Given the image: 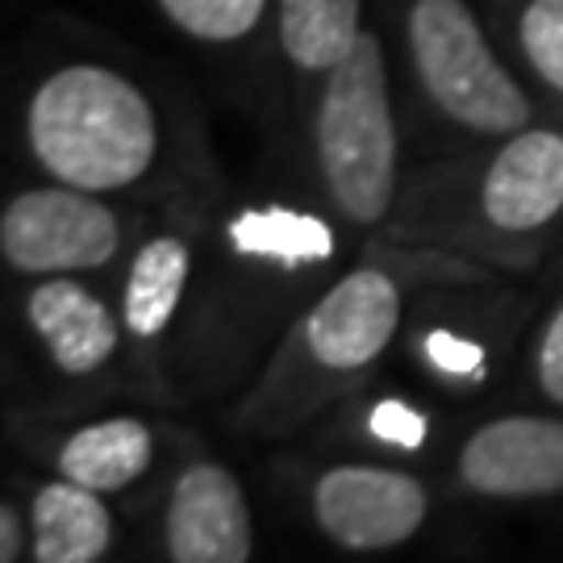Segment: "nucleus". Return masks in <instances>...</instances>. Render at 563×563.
<instances>
[{
    "instance_id": "f257e3e1",
    "label": "nucleus",
    "mask_w": 563,
    "mask_h": 563,
    "mask_svg": "<svg viewBox=\"0 0 563 563\" xmlns=\"http://www.w3.org/2000/svg\"><path fill=\"white\" fill-rule=\"evenodd\" d=\"M25 134L51 180L113 192L142 180L159 151V121L134 80L101 63H71L38 84Z\"/></svg>"
},
{
    "instance_id": "f03ea898",
    "label": "nucleus",
    "mask_w": 563,
    "mask_h": 563,
    "mask_svg": "<svg viewBox=\"0 0 563 563\" xmlns=\"http://www.w3.org/2000/svg\"><path fill=\"white\" fill-rule=\"evenodd\" d=\"M325 76L313 125L325 188L351 222L372 225L388 213L397 188V121L380 42L363 34Z\"/></svg>"
},
{
    "instance_id": "7ed1b4c3",
    "label": "nucleus",
    "mask_w": 563,
    "mask_h": 563,
    "mask_svg": "<svg viewBox=\"0 0 563 563\" xmlns=\"http://www.w3.org/2000/svg\"><path fill=\"white\" fill-rule=\"evenodd\" d=\"M409 55L430 101L451 121L481 134H518L530 121V101L484 38L463 0H413Z\"/></svg>"
},
{
    "instance_id": "20e7f679",
    "label": "nucleus",
    "mask_w": 563,
    "mask_h": 563,
    "mask_svg": "<svg viewBox=\"0 0 563 563\" xmlns=\"http://www.w3.org/2000/svg\"><path fill=\"white\" fill-rule=\"evenodd\" d=\"M118 213L88 188H34L4 205L0 255L25 276L97 272L118 255Z\"/></svg>"
},
{
    "instance_id": "39448f33",
    "label": "nucleus",
    "mask_w": 563,
    "mask_h": 563,
    "mask_svg": "<svg viewBox=\"0 0 563 563\" xmlns=\"http://www.w3.org/2000/svg\"><path fill=\"white\" fill-rule=\"evenodd\" d=\"M430 497L418 476L376 463H342L313 484V518L346 551H384L413 539Z\"/></svg>"
},
{
    "instance_id": "423d86ee",
    "label": "nucleus",
    "mask_w": 563,
    "mask_h": 563,
    "mask_svg": "<svg viewBox=\"0 0 563 563\" xmlns=\"http://www.w3.org/2000/svg\"><path fill=\"white\" fill-rule=\"evenodd\" d=\"M460 481L484 497H555L563 493V422H484L460 451Z\"/></svg>"
},
{
    "instance_id": "0eeeda50",
    "label": "nucleus",
    "mask_w": 563,
    "mask_h": 563,
    "mask_svg": "<svg viewBox=\"0 0 563 563\" xmlns=\"http://www.w3.org/2000/svg\"><path fill=\"white\" fill-rule=\"evenodd\" d=\"M251 543V509L234 472L222 463L184 467L167 501V555L176 563H246Z\"/></svg>"
},
{
    "instance_id": "6e6552de",
    "label": "nucleus",
    "mask_w": 563,
    "mask_h": 563,
    "mask_svg": "<svg viewBox=\"0 0 563 563\" xmlns=\"http://www.w3.org/2000/svg\"><path fill=\"white\" fill-rule=\"evenodd\" d=\"M401 325V292L376 267L342 276L305 318L309 355L330 372H360Z\"/></svg>"
},
{
    "instance_id": "1a4fd4ad",
    "label": "nucleus",
    "mask_w": 563,
    "mask_h": 563,
    "mask_svg": "<svg viewBox=\"0 0 563 563\" xmlns=\"http://www.w3.org/2000/svg\"><path fill=\"white\" fill-rule=\"evenodd\" d=\"M481 209L488 222L509 234L551 222L563 209V134L518 130L484 172Z\"/></svg>"
},
{
    "instance_id": "9d476101",
    "label": "nucleus",
    "mask_w": 563,
    "mask_h": 563,
    "mask_svg": "<svg viewBox=\"0 0 563 563\" xmlns=\"http://www.w3.org/2000/svg\"><path fill=\"white\" fill-rule=\"evenodd\" d=\"M30 325L67 376H88L118 351V322L80 280H46L30 292Z\"/></svg>"
},
{
    "instance_id": "9b49d317",
    "label": "nucleus",
    "mask_w": 563,
    "mask_h": 563,
    "mask_svg": "<svg viewBox=\"0 0 563 563\" xmlns=\"http://www.w3.org/2000/svg\"><path fill=\"white\" fill-rule=\"evenodd\" d=\"M113 547V518L97 488L76 481H51L34 497V560L38 563H97Z\"/></svg>"
},
{
    "instance_id": "f8f14e48",
    "label": "nucleus",
    "mask_w": 563,
    "mask_h": 563,
    "mask_svg": "<svg viewBox=\"0 0 563 563\" xmlns=\"http://www.w3.org/2000/svg\"><path fill=\"white\" fill-rule=\"evenodd\" d=\"M151 455H155V439L139 418H109V422L84 426L63 443L59 476L97 493H118L151 467Z\"/></svg>"
},
{
    "instance_id": "ddd939ff",
    "label": "nucleus",
    "mask_w": 563,
    "mask_h": 563,
    "mask_svg": "<svg viewBox=\"0 0 563 563\" xmlns=\"http://www.w3.org/2000/svg\"><path fill=\"white\" fill-rule=\"evenodd\" d=\"M363 0H280V46L301 71H334L363 38Z\"/></svg>"
},
{
    "instance_id": "4468645a",
    "label": "nucleus",
    "mask_w": 563,
    "mask_h": 563,
    "mask_svg": "<svg viewBox=\"0 0 563 563\" xmlns=\"http://www.w3.org/2000/svg\"><path fill=\"white\" fill-rule=\"evenodd\" d=\"M188 267L192 255L180 239L163 234L151 239L139 251V260L130 267V280H125V330L139 334V339H155L167 330V322L176 318V305L184 297V284H188Z\"/></svg>"
},
{
    "instance_id": "2eb2a0df",
    "label": "nucleus",
    "mask_w": 563,
    "mask_h": 563,
    "mask_svg": "<svg viewBox=\"0 0 563 563\" xmlns=\"http://www.w3.org/2000/svg\"><path fill=\"white\" fill-rule=\"evenodd\" d=\"M230 242L242 255H260V260H276L288 267L301 263H325L334 255V234L322 218H309L297 209H255V213H239L230 222Z\"/></svg>"
},
{
    "instance_id": "dca6fc26",
    "label": "nucleus",
    "mask_w": 563,
    "mask_h": 563,
    "mask_svg": "<svg viewBox=\"0 0 563 563\" xmlns=\"http://www.w3.org/2000/svg\"><path fill=\"white\" fill-rule=\"evenodd\" d=\"M184 34L201 42H239L260 25L267 0H159Z\"/></svg>"
},
{
    "instance_id": "f3484780",
    "label": "nucleus",
    "mask_w": 563,
    "mask_h": 563,
    "mask_svg": "<svg viewBox=\"0 0 563 563\" xmlns=\"http://www.w3.org/2000/svg\"><path fill=\"white\" fill-rule=\"evenodd\" d=\"M518 34L539 80L563 92V0H530Z\"/></svg>"
},
{
    "instance_id": "a211bd4d",
    "label": "nucleus",
    "mask_w": 563,
    "mask_h": 563,
    "mask_svg": "<svg viewBox=\"0 0 563 563\" xmlns=\"http://www.w3.org/2000/svg\"><path fill=\"white\" fill-rule=\"evenodd\" d=\"M426 360L434 363L446 376H463V380H476L488 372V360H484V346L472 339H460L451 330H430L426 334Z\"/></svg>"
},
{
    "instance_id": "6ab92c4d",
    "label": "nucleus",
    "mask_w": 563,
    "mask_h": 563,
    "mask_svg": "<svg viewBox=\"0 0 563 563\" xmlns=\"http://www.w3.org/2000/svg\"><path fill=\"white\" fill-rule=\"evenodd\" d=\"M367 426H372L376 439L397 443V446H405V451H413V446L426 443V418L418 409H409L405 401H380L372 409Z\"/></svg>"
},
{
    "instance_id": "aec40b11",
    "label": "nucleus",
    "mask_w": 563,
    "mask_h": 563,
    "mask_svg": "<svg viewBox=\"0 0 563 563\" xmlns=\"http://www.w3.org/2000/svg\"><path fill=\"white\" fill-rule=\"evenodd\" d=\"M539 388L555 405H563V309L551 318L539 346Z\"/></svg>"
},
{
    "instance_id": "412c9836",
    "label": "nucleus",
    "mask_w": 563,
    "mask_h": 563,
    "mask_svg": "<svg viewBox=\"0 0 563 563\" xmlns=\"http://www.w3.org/2000/svg\"><path fill=\"white\" fill-rule=\"evenodd\" d=\"M21 555V522L13 505H0V560L13 563Z\"/></svg>"
}]
</instances>
